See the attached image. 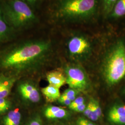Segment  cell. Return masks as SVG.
I'll return each mask as SVG.
<instances>
[{
  "label": "cell",
  "instance_id": "obj_1",
  "mask_svg": "<svg viewBox=\"0 0 125 125\" xmlns=\"http://www.w3.org/2000/svg\"><path fill=\"white\" fill-rule=\"evenodd\" d=\"M51 47L48 41H27L4 52L0 56V64L6 69H22L45 58Z\"/></svg>",
  "mask_w": 125,
  "mask_h": 125
},
{
  "label": "cell",
  "instance_id": "obj_2",
  "mask_svg": "<svg viewBox=\"0 0 125 125\" xmlns=\"http://www.w3.org/2000/svg\"><path fill=\"white\" fill-rule=\"evenodd\" d=\"M99 0H58L54 18L62 23L89 22L97 14Z\"/></svg>",
  "mask_w": 125,
  "mask_h": 125
},
{
  "label": "cell",
  "instance_id": "obj_3",
  "mask_svg": "<svg viewBox=\"0 0 125 125\" xmlns=\"http://www.w3.org/2000/svg\"><path fill=\"white\" fill-rule=\"evenodd\" d=\"M1 4L5 19L12 28H26L38 22L30 6L22 0H9Z\"/></svg>",
  "mask_w": 125,
  "mask_h": 125
},
{
  "label": "cell",
  "instance_id": "obj_4",
  "mask_svg": "<svg viewBox=\"0 0 125 125\" xmlns=\"http://www.w3.org/2000/svg\"><path fill=\"white\" fill-rule=\"evenodd\" d=\"M104 76L107 83L114 85L125 76V44L118 41L107 55L104 65Z\"/></svg>",
  "mask_w": 125,
  "mask_h": 125
},
{
  "label": "cell",
  "instance_id": "obj_5",
  "mask_svg": "<svg viewBox=\"0 0 125 125\" xmlns=\"http://www.w3.org/2000/svg\"><path fill=\"white\" fill-rule=\"evenodd\" d=\"M92 49L89 39L81 34L72 36L67 42V50L69 55L74 58H83L88 56Z\"/></svg>",
  "mask_w": 125,
  "mask_h": 125
},
{
  "label": "cell",
  "instance_id": "obj_6",
  "mask_svg": "<svg viewBox=\"0 0 125 125\" xmlns=\"http://www.w3.org/2000/svg\"><path fill=\"white\" fill-rule=\"evenodd\" d=\"M66 83L70 88L77 90L85 89L88 84L86 74L81 69L76 67L67 68L65 71Z\"/></svg>",
  "mask_w": 125,
  "mask_h": 125
},
{
  "label": "cell",
  "instance_id": "obj_7",
  "mask_svg": "<svg viewBox=\"0 0 125 125\" xmlns=\"http://www.w3.org/2000/svg\"><path fill=\"white\" fill-rule=\"evenodd\" d=\"M19 90L23 97L32 103H38L40 94L36 87L29 83H23L20 85Z\"/></svg>",
  "mask_w": 125,
  "mask_h": 125
},
{
  "label": "cell",
  "instance_id": "obj_8",
  "mask_svg": "<svg viewBox=\"0 0 125 125\" xmlns=\"http://www.w3.org/2000/svg\"><path fill=\"white\" fill-rule=\"evenodd\" d=\"M109 121L116 124H125V105H115L109 110Z\"/></svg>",
  "mask_w": 125,
  "mask_h": 125
},
{
  "label": "cell",
  "instance_id": "obj_9",
  "mask_svg": "<svg viewBox=\"0 0 125 125\" xmlns=\"http://www.w3.org/2000/svg\"><path fill=\"white\" fill-rule=\"evenodd\" d=\"M45 116L49 119H62L68 116L67 111L62 107L50 106L46 107L44 111Z\"/></svg>",
  "mask_w": 125,
  "mask_h": 125
},
{
  "label": "cell",
  "instance_id": "obj_10",
  "mask_svg": "<svg viewBox=\"0 0 125 125\" xmlns=\"http://www.w3.org/2000/svg\"><path fill=\"white\" fill-rule=\"evenodd\" d=\"M46 78L49 85L60 89L66 83V77L62 73L58 71H53L48 73Z\"/></svg>",
  "mask_w": 125,
  "mask_h": 125
},
{
  "label": "cell",
  "instance_id": "obj_11",
  "mask_svg": "<svg viewBox=\"0 0 125 125\" xmlns=\"http://www.w3.org/2000/svg\"><path fill=\"white\" fill-rule=\"evenodd\" d=\"M41 91L47 101L49 102H53L58 100L61 96L59 89L51 85L42 88Z\"/></svg>",
  "mask_w": 125,
  "mask_h": 125
},
{
  "label": "cell",
  "instance_id": "obj_12",
  "mask_svg": "<svg viewBox=\"0 0 125 125\" xmlns=\"http://www.w3.org/2000/svg\"><path fill=\"white\" fill-rule=\"evenodd\" d=\"M14 79H0V98H5L10 93L14 83Z\"/></svg>",
  "mask_w": 125,
  "mask_h": 125
},
{
  "label": "cell",
  "instance_id": "obj_13",
  "mask_svg": "<svg viewBox=\"0 0 125 125\" xmlns=\"http://www.w3.org/2000/svg\"><path fill=\"white\" fill-rule=\"evenodd\" d=\"M11 28H12L9 26L5 19L1 4H0V42L9 35Z\"/></svg>",
  "mask_w": 125,
  "mask_h": 125
},
{
  "label": "cell",
  "instance_id": "obj_14",
  "mask_svg": "<svg viewBox=\"0 0 125 125\" xmlns=\"http://www.w3.org/2000/svg\"><path fill=\"white\" fill-rule=\"evenodd\" d=\"M21 114L18 110H12L3 119L4 125H20Z\"/></svg>",
  "mask_w": 125,
  "mask_h": 125
},
{
  "label": "cell",
  "instance_id": "obj_15",
  "mask_svg": "<svg viewBox=\"0 0 125 125\" xmlns=\"http://www.w3.org/2000/svg\"><path fill=\"white\" fill-rule=\"evenodd\" d=\"M125 15V0H118L109 16L117 19Z\"/></svg>",
  "mask_w": 125,
  "mask_h": 125
},
{
  "label": "cell",
  "instance_id": "obj_16",
  "mask_svg": "<svg viewBox=\"0 0 125 125\" xmlns=\"http://www.w3.org/2000/svg\"><path fill=\"white\" fill-rule=\"evenodd\" d=\"M118 0H101L102 8L104 16H109Z\"/></svg>",
  "mask_w": 125,
  "mask_h": 125
},
{
  "label": "cell",
  "instance_id": "obj_17",
  "mask_svg": "<svg viewBox=\"0 0 125 125\" xmlns=\"http://www.w3.org/2000/svg\"><path fill=\"white\" fill-rule=\"evenodd\" d=\"M78 93V90L76 89H73L72 88H69L66 89L62 94L67 97V98L69 99L72 102L75 100L76 98V96Z\"/></svg>",
  "mask_w": 125,
  "mask_h": 125
},
{
  "label": "cell",
  "instance_id": "obj_18",
  "mask_svg": "<svg viewBox=\"0 0 125 125\" xmlns=\"http://www.w3.org/2000/svg\"><path fill=\"white\" fill-rule=\"evenodd\" d=\"M85 103V100L83 97L82 96H79L76 97L75 100L72 102L70 105L69 106V108L72 110H74V109L80 105L81 104H82L83 103Z\"/></svg>",
  "mask_w": 125,
  "mask_h": 125
},
{
  "label": "cell",
  "instance_id": "obj_19",
  "mask_svg": "<svg viewBox=\"0 0 125 125\" xmlns=\"http://www.w3.org/2000/svg\"><path fill=\"white\" fill-rule=\"evenodd\" d=\"M92 100L93 102V107L95 112V114L97 115V116H98L99 119H100L102 116V110L101 107L98 101H97L94 99H92Z\"/></svg>",
  "mask_w": 125,
  "mask_h": 125
},
{
  "label": "cell",
  "instance_id": "obj_20",
  "mask_svg": "<svg viewBox=\"0 0 125 125\" xmlns=\"http://www.w3.org/2000/svg\"><path fill=\"white\" fill-rule=\"evenodd\" d=\"M58 101V102L61 103V104H62L64 106H68V107L70 105V104H71L72 102L67 97H66L63 94L61 95V96H60Z\"/></svg>",
  "mask_w": 125,
  "mask_h": 125
},
{
  "label": "cell",
  "instance_id": "obj_21",
  "mask_svg": "<svg viewBox=\"0 0 125 125\" xmlns=\"http://www.w3.org/2000/svg\"><path fill=\"white\" fill-rule=\"evenodd\" d=\"M76 125H95L91 121L84 118H79L76 121Z\"/></svg>",
  "mask_w": 125,
  "mask_h": 125
},
{
  "label": "cell",
  "instance_id": "obj_22",
  "mask_svg": "<svg viewBox=\"0 0 125 125\" xmlns=\"http://www.w3.org/2000/svg\"><path fill=\"white\" fill-rule=\"evenodd\" d=\"M86 106H87V105L85 104V103H83L82 104L79 105L77 107H76L74 109V111L76 112H78V113H83L85 110Z\"/></svg>",
  "mask_w": 125,
  "mask_h": 125
},
{
  "label": "cell",
  "instance_id": "obj_23",
  "mask_svg": "<svg viewBox=\"0 0 125 125\" xmlns=\"http://www.w3.org/2000/svg\"><path fill=\"white\" fill-rule=\"evenodd\" d=\"M27 125H41V123L39 119H35L32 120Z\"/></svg>",
  "mask_w": 125,
  "mask_h": 125
},
{
  "label": "cell",
  "instance_id": "obj_24",
  "mask_svg": "<svg viewBox=\"0 0 125 125\" xmlns=\"http://www.w3.org/2000/svg\"><path fill=\"white\" fill-rule=\"evenodd\" d=\"M22 0L26 2L30 6H34V5H35L37 1V0Z\"/></svg>",
  "mask_w": 125,
  "mask_h": 125
}]
</instances>
